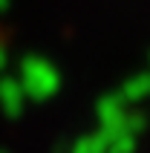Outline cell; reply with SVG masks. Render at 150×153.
<instances>
[{"mask_svg": "<svg viewBox=\"0 0 150 153\" xmlns=\"http://www.w3.org/2000/svg\"><path fill=\"white\" fill-rule=\"evenodd\" d=\"M9 6V0H0V9H6Z\"/></svg>", "mask_w": 150, "mask_h": 153, "instance_id": "cell-1", "label": "cell"}]
</instances>
